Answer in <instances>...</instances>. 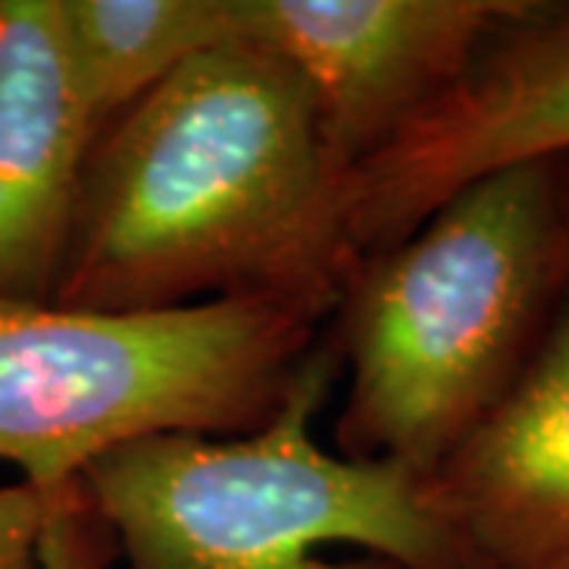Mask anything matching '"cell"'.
<instances>
[{
    "instance_id": "obj_1",
    "label": "cell",
    "mask_w": 569,
    "mask_h": 569,
    "mask_svg": "<svg viewBox=\"0 0 569 569\" xmlns=\"http://www.w3.org/2000/svg\"><path fill=\"white\" fill-rule=\"evenodd\" d=\"M355 263L342 174L301 73L234 39L99 137L51 305L140 313L272 298L329 323Z\"/></svg>"
},
{
    "instance_id": "obj_2",
    "label": "cell",
    "mask_w": 569,
    "mask_h": 569,
    "mask_svg": "<svg viewBox=\"0 0 569 569\" xmlns=\"http://www.w3.org/2000/svg\"><path fill=\"white\" fill-rule=\"evenodd\" d=\"M569 298V156L468 183L361 257L332 313L336 447L430 475L519 380Z\"/></svg>"
},
{
    "instance_id": "obj_3",
    "label": "cell",
    "mask_w": 569,
    "mask_h": 569,
    "mask_svg": "<svg viewBox=\"0 0 569 569\" xmlns=\"http://www.w3.org/2000/svg\"><path fill=\"white\" fill-rule=\"evenodd\" d=\"M339 370L323 332L260 430L156 433L86 468L127 569H468L427 475L313 440Z\"/></svg>"
},
{
    "instance_id": "obj_4",
    "label": "cell",
    "mask_w": 569,
    "mask_h": 569,
    "mask_svg": "<svg viewBox=\"0 0 569 569\" xmlns=\"http://www.w3.org/2000/svg\"><path fill=\"white\" fill-rule=\"evenodd\" d=\"M323 326L272 298L140 313L0 298V462L54 500L142 437L260 430Z\"/></svg>"
},
{
    "instance_id": "obj_5",
    "label": "cell",
    "mask_w": 569,
    "mask_h": 569,
    "mask_svg": "<svg viewBox=\"0 0 569 569\" xmlns=\"http://www.w3.org/2000/svg\"><path fill=\"white\" fill-rule=\"evenodd\" d=\"M569 156V0H526L459 80L342 183L351 253L387 250L468 183Z\"/></svg>"
},
{
    "instance_id": "obj_6",
    "label": "cell",
    "mask_w": 569,
    "mask_h": 569,
    "mask_svg": "<svg viewBox=\"0 0 569 569\" xmlns=\"http://www.w3.org/2000/svg\"><path fill=\"white\" fill-rule=\"evenodd\" d=\"M526 0H241L244 39L291 63L346 174L383 149Z\"/></svg>"
},
{
    "instance_id": "obj_7",
    "label": "cell",
    "mask_w": 569,
    "mask_h": 569,
    "mask_svg": "<svg viewBox=\"0 0 569 569\" xmlns=\"http://www.w3.org/2000/svg\"><path fill=\"white\" fill-rule=\"evenodd\" d=\"M427 493L468 569H569V298Z\"/></svg>"
},
{
    "instance_id": "obj_8",
    "label": "cell",
    "mask_w": 569,
    "mask_h": 569,
    "mask_svg": "<svg viewBox=\"0 0 569 569\" xmlns=\"http://www.w3.org/2000/svg\"><path fill=\"white\" fill-rule=\"evenodd\" d=\"M99 137L61 0H0V298L51 305Z\"/></svg>"
},
{
    "instance_id": "obj_9",
    "label": "cell",
    "mask_w": 569,
    "mask_h": 569,
    "mask_svg": "<svg viewBox=\"0 0 569 569\" xmlns=\"http://www.w3.org/2000/svg\"><path fill=\"white\" fill-rule=\"evenodd\" d=\"M82 99L99 130L183 63L244 39L241 0H61Z\"/></svg>"
},
{
    "instance_id": "obj_10",
    "label": "cell",
    "mask_w": 569,
    "mask_h": 569,
    "mask_svg": "<svg viewBox=\"0 0 569 569\" xmlns=\"http://www.w3.org/2000/svg\"><path fill=\"white\" fill-rule=\"evenodd\" d=\"M44 500L29 485L0 488V569H36Z\"/></svg>"
}]
</instances>
